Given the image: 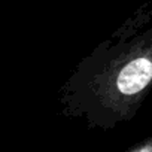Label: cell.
<instances>
[{
  "mask_svg": "<svg viewBox=\"0 0 152 152\" xmlns=\"http://www.w3.org/2000/svg\"><path fill=\"white\" fill-rule=\"evenodd\" d=\"M152 81V61L146 57H139L130 61L119 73L116 88L125 94L133 96L142 91Z\"/></svg>",
  "mask_w": 152,
  "mask_h": 152,
  "instance_id": "obj_1",
  "label": "cell"
},
{
  "mask_svg": "<svg viewBox=\"0 0 152 152\" xmlns=\"http://www.w3.org/2000/svg\"><path fill=\"white\" fill-rule=\"evenodd\" d=\"M142 152H143V151H142Z\"/></svg>",
  "mask_w": 152,
  "mask_h": 152,
  "instance_id": "obj_2",
  "label": "cell"
}]
</instances>
